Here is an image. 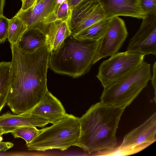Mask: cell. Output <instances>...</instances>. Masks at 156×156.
<instances>
[{"instance_id":"obj_18","label":"cell","mask_w":156,"mask_h":156,"mask_svg":"<svg viewBox=\"0 0 156 156\" xmlns=\"http://www.w3.org/2000/svg\"><path fill=\"white\" fill-rule=\"evenodd\" d=\"M111 19L106 18L101 20L72 36L78 39L100 40L106 32Z\"/></svg>"},{"instance_id":"obj_9","label":"cell","mask_w":156,"mask_h":156,"mask_svg":"<svg viewBox=\"0 0 156 156\" xmlns=\"http://www.w3.org/2000/svg\"><path fill=\"white\" fill-rule=\"evenodd\" d=\"M126 51L144 55H156V13L143 19L138 30L129 40Z\"/></svg>"},{"instance_id":"obj_5","label":"cell","mask_w":156,"mask_h":156,"mask_svg":"<svg viewBox=\"0 0 156 156\" xmlns=\"http://www.w3.org/2000/svg\"><path fill=\"white\" fill-rule=\"evenodd\" d=\"M150 64L145 62L120 80L104 88L101 101L125 108L147 86L151 79Z\"/></svg>"},{"instance_id":"obj_2","label":"cell","mask_w":156,"mask_h":156,"mask_svg":"<svg viewBox=\"0 0 156 156\" xmlns=\"http://www.w3.org/2000/svg\"><path fill=\"white\" fill-rule=\"evenodd\" d=\"M125 108L101 101L92 105L79 118L80 134L73 146L89 154L116 146V133Z\"/></svg>"},{"instance_id":"obj_26","label":"cell","mask_w":156,"mask_h":156,"mask_svg":"<svg viewBox=\"0 0 156 156\" xmlns=\"http://www.w3.org/2000/svg\"><path fill=\"white\" fill-rule=\"evenodd\" d=\"M36 0H24L22 2V5L20 10H26L34 5Z\"/></svg>"},{"instance_id":"obj_15","label":"cell","mask_w":156,"mask_h":156,"mask_svg":"<svg viewBox=\"0 0 156 156\" xmlns=\"http://www.w3.org/2000/svg\"><path fill=\"white\" fill-rule=\"evenodd\" d=\"M45 31L39 27L27 28L16 44L23 52L31 53L46 44Z\"/></svg>"},{"instance_id":"obj_27","label":"cell","mask_w":156,"mask_h":156,"mask_svg":"<svg viewBox=\"0 0 156 156\" xmlns=\"http://www.w3.org/2000/svg\"><path fill=\"white\" fill-rule=\"evenodd\" d=\"M14 144L11 142L0 141V151H5L12 147Z\"/></svg>"},{"instance_id":"obj_13","label":"cell","mask_w":156,"mask_h":156,"mask_svg":"<svg viewBox=\"0 0 156 156\" xmlns=\"http://www.w3.org/2000/svg\"><path fill=\"white\" fill-rule=\"evenodd\" d=\"M58 5L55 0H43L26 10H20L16 16L22 20L27 28L41 27L42 22Z\"/></svg>"},{"instance_id":"obj_16","label":"cell","mask_w":156,"mask_h":156,"mask_svg":"<svg viewBox=\"0 0 156 156\" xmlns=\"http://www.w3.org/2000/svg\"><path fill=\"white\" fill-rule=\"evenodd\" d=\"M99 4L97 0H83L71 9L69 23L71 34L95 9Z\"/></svg>"},{"instance_id":"obj_14","label":"cell","mask_w":156,"mask_h":156,"mask_svg":"<svg viewBox=\"0 0 156 156\" xmlns=\"http://www.w3.org/2000/svg\"><path fill=\"white\" fill-rule=\"evenodd\" d=\"M70 18L55 21L45 27L47 37L46 44L50 53L56 51L64 40L71 35L69 23Z\"/></svg>"},{"instance_id":"obj_31","label":"cell","mask_w":156,"mask_h":156,"mask_svg":"<svg viewBox=\"0 0 156 156\" xmlns=\"http://www.w3.org/2000/svg\"><path fill=\"white\" fill-rule=\"evenodd\" d=\"M66 1V0H55L56 3L58 5Z\"/></svg>"},{"instance_id":"obj_21","label":"cell","mask_w":156,"mask_h":156,"mask_svg":"<svg viewBox=\"0 0 156 156\" xmlns=\"http://www.w3.org/2000/svg\"><path fill=\"white\" fill-rule=\"evenodd\" d=\"M106 18L104 11L99 4L92 12L71 34L73 35L102 19Z\"/></svg>"},{"instance_id":"obj_10","label":"cell","mask_w":156,"mask_h":156,"mask_svg":"<svg viewBox=\"0 0 156 156\" xmlns=\"http://www.w3.org/2000/svg\"><path fill=\"white\" fill-rule=\"evenodd\" d=\"M106 17L125 16L143 19L147 15L142 11L139 0H97Z\"/></svg>"},{"instance_id":"obj_11","label":"cell","mask_w":156,"mask_h":156,"mask_svg":"<svg viewBox=\"0 0 156 156\" xmlns=\"http://www.w3.org/2000/svg\"><path fill=\"white\" fill-rule=\"evenodd\" d=\"M27 112L44 118L52 124L66 114L61 101L48 90L39 103Z\"/></svg>"},{"instance_id":"obj_17","label":"cell","mask_w":156,"mask_h":156,"mask_svg":"<svg viewBox=\"0 0 156 156\" xmlns=\"http://www.w3.org/2000/svg\"><path fill=\"white\" fill-rule=\"evenodd\" d=\"M13 76L11 62H0V114L6 104Z\"/></svg>"},{"instance_id":"obj_19","label":"cell","mask_w":156,"mask_h":156,"mask_svg":"<svg viewBox=\"0 0 156 156\" xmlns=\"http://www.w3.org/2000/svg\"><path fill=\"white\" fill-rule=\"evenodd\" d=\"M27 28V25L17 16L15 15L9 19L7 39L10 45L16 44Z\"/></svg>"},{"instance_id":"obj_25","label":"cell","mask_w":156,"mask_h":156,"mask_svg":"<svg viewBox=\"0 0 156 156\" xmlns=\"http://www.w3.org/2000/svg\"><path fill=\"white\" fill-rule=\"evenodd\" d=\"M156 62H154L153 67V75L151 76V82L152 85L153 87L154 90V98L155 103H156Z\"/></svg>"},{"instance_id":"obj_23","label":"cell","mask_w":156,"mask_h":156,"mask_svg":"<svg viewBox=\"0 0 156 156\" xmlns=\"http://www.w3.org/2000/svg\"><path fill=\"white\" fill-rule=\"evenodd\" d=\"M140 6L146 15L156 13V0H139Z\"/></svg>"},{"instance_id":"obj_20","label":"cell","mask_w":156,"mask_h":156,"mask_svg":"<svg viewBox=\"0 0 156 156\" xmlns=\"http://www.w3.org/2000/svg\"><path fill=\"white\" fill-rule=\"evenodd\" d=\"M71 9L66 0L62 3L57 5L43 21L41 27L44 28L55 21L64 20L69 18L71 16Z\"/></svg>"},{"instance_id":"obj_1","label":"cell","mask_w":156,"mask_h":156,"mask_svg":"<svg viewBox=\"0 0 156 156\" xmlns=\"http://www.w3.org/2000/svg\"><path fill=\"white\" fill-rule=\"evenodd\" d=\"M13 79L6 104L14 114L30 111L48 90L47 75L50 54L47 44L35 52L26 53L11 45Z\"/></svg>"},{"instance_id":"obj_29","label":"cell","mask_w":156,"mask_h":156,"mask_svg":"<svg viewBox=\"0 0 156 156\" xmlns=\"http://www.w3.org/2000/svg\"><path fill=\"white\" fill-rule=\"evenodd\" d=\"M5 2V0H0V16L3 15V9Z\"/></svg>"},{"instance_id":"obj_22","label":"cell","mask_w":156,"mask_h":156,"mask_svg":"<svg viewBox=\"0 0 156 156\" xmlns=\"http://www.w3.org/2000/svg\"><path fill=\"white\" fill-rule=\"evenodd\" d=\"M39 130L34 126L21 127L13 130L11 133L15 138H21L27 144L32 141L38 135Z\"/></svg>"},{"instance_id":"obj_33","label":"cell","mask_w":156,"mask_h":156,"mask_svg":"<svg viewBox=\"0 0 156 156\" xmlns=\"http://www.w3.org/2000/svg\"><path fill=\"white\" fill-rule=\"evenodd\" d=\"M22 2L24 0H21Z\"/></svg>"},{"instance_id":"obj_8","label":"cell","mask_w":156,"mask_h":156,"mask_svg":"<svg viewBox=\"0 0 156 156\" xmlns=\"http://www.w3.org/2000/svg\"><path fill=\"white\" fill-rule=\"evenodd\" d=\"M128 35L124 21L118 16L111 19L105 34L101 40L93 62L117 53Z\"/></svg>"},{"instance_id":"obj_12","label":"cell","mask_w":156,"mask_h":156,"mask_svg":"<svg viewBox=\"0 0 156 156\" xmlns=\"http://www.w3.org/2000/svg\"><path fill=\"white\" fill-rule=\"evenodd\" d=\"M49 123L48 120L28 112L15 114L8 111L0 115V128L4 129L7 133L21 127L31 126L42 127Z\"/></svg>"},{"instance_id":"obj_6","label":"cell","mask_w":156,"mask_h":156,"mask_svg":"<svg viewBox=\"0 0 156 156\" xmlns=\"http://www.w3.org/2000/svg\"><path fill=\"white\" fill-rule=\"evenodd\" d=\"M156 140V112L124 137L119 146L95 153L97 156H126L137 153Z\"/></svg>"},{"instance_id":"obj_24","label":"cell","mask_w":156,"mask_h":156,"mask_svg":"<svg viewBox=\"0 0 156 156\" xmlns=\"http://www.w3.org/2000/svg\"><path fill=\"white\" fill-rule=\"evenodd\" d=\"M9 19L0 16V43H3L7 38Z\"/></svg>"},{"instance_id":"obj_3","label":"cell","mask_w":156,"mask_h":156,"mask_svg":"<svg viewBox=\"0 0 156 156\" xmlns=\"http://www.w3.org/2000/svg\"><path fill=\"white\" fill-rule=\"evenodd\" d=\"M100 40L67 37L55 52L50 53L49 65L55 72L78 77L90 69Z\"/></svg>"},{"instance_id":"obj_30","label":"cell","mask_w":156,"mask_h":156,"mask_svg":"<svg viewBox=\"0 0 156 156\" xmlns=\"http://www.w3.org/2000/svg\"><path fill=\"white\" fill-rule=\"evenodd\" d=\"M6 130L4 128H0V141L3 140V138L1 136L4 134H7Z\"/></svg>"},{"instance_id":"obj_32","label":"cell","mask_w":156,"mask_h":156,"mask_svg":"<svg viewBox=\"0 0 156 156\" xmlns=\"http://www.w3.org/2000/svg\"><path fill=\"white\" fill-rule=\"evenodd\" d=\"M42 0H36V2H35V5L36 4L40 2H41L42 1Z\"/></svg>"},{"instance_id":"obj_28","label":"cell","mask_w":156,"mask_h":156,"mask_svg":"<svg viewBox=\"0 0 156 156\" xmlns=\"http://www.w3.org/2000/svg\"><path fill=\"white\" fill-rule=\"evenodd\" d=\"M83 0H66L69 7L73 8Z\"/></svg>"},{"instance_id":"obj_7","label":"cell","mask_w":156,"mask_h":156,"mask_svg":"<svg viewBox=\"0 0 156 156\" xmlns=\"http://www.w3.org/2000/svg\"><path fill=\"white\" fill-rule=\"evenodd\" d=\"M145 55L126 51L117 53L101 64L96 77L104 88L120 80L139 66Z\"/></svg>"},{"instance_id":"obj_4","label":"cell","mask_w":156,"mask_h":156,"mask_svg":"<svg viewBox=\"0 0 156 156\" xmlns=\"http://www.w3.org/2000/svg\"><path fill=\"white\" fill-rule=\"evenodd\" d=\"M80 132L79 118L66 114L52 126L40 129L37 136L26 144L27 147L29 151H65L73 145L79 137Z\"/></svg>"}]
</instances>
